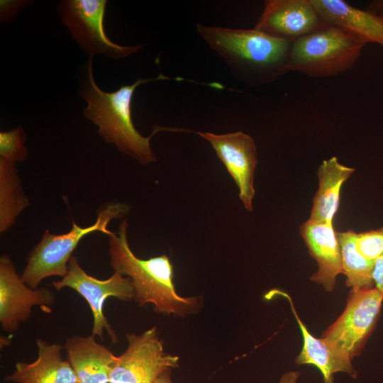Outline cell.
I'll return each mask as SVG.
<instances>
[{
    "instance_id": "1",
    "label": "cell",
    "mask_w": 383,
    "mask_h": 383,
    "mask_svg": "<svg viewBox=\"0 0 383 383\" xmlns=\"http://www.w3.org/2000/svg\"><path fill=\"white\" fill-rule=\"evenodd\" d=\"M128 228V221L123 219L118 232L109 235L108 252L114 272L131 279L133 300L140 307L151 304L155 312L175 317L198 313L203 307L202 296L178 294L173 265L166 255L149 259L138 257L129 246Z\"/></svg>"
},
{
    "instance_id": "22",
    "label": "cell",
    "mask_w": 383,
    "mask_h": 383,
    "mask_svg": "<svg viewBox=\"0 0 383 383\" xmlns=\"http://www.w3.org/2000/svg\"><path fill=\"white\" fill-rule=\"evenodd\" d=\"M356 246L367 260H375L383 254V228L357 233Z\"/></svg>"
},
{
    "instance_id": "19",
    "label": "cell",
    "mask_w": 383,
    "mask_h": 383,
    "mask_svg": "<svg viewBox=\"0 0 383 383\" xmlns=\"http://www.w3.org/2000/svg\"><path fill=\"white\" fill-rule=\"evenodd\" d=\"M30 204L16 163L0 157V233L8 231Z\"/></svg>"
},
{
    "instance_id": "11",
    "label": "cell",
    "mask_w": 383,
    "mask_h": 383,
    "mask_svg": "<svg viewBox=\"0 0 383 383\" xmlns=\"http://www.w3.org/2000/svg\"><path fill=\"white\" fill-rule=\"evenodd\" d=\"M215 150L239 190V198L245 208L252 211L255 191L254 174L257 164L254 140L248 134L237 131L225 134L198 133Z\"/></svg>"
},
{
    "instance_id": "27",
    "label": "cell",
    "mask_w": 383,
    "mask_h": 383,
    "mask_svg": "<svg viewBox=\"0 0 383 383\" xmlns=\"http://www.w3.org/2000/svg\"><path fill=\"white\" fill-rule=\"evenodd\" d=\"M172 370H168L160 374L153 383H173L171 379Z\"/></svg>"
},
{
    "instance_id": "2",
    "label": "cell",
    "mask_w": 383,
    "mask_h": 383,
    "mask_svg": "<svg viewBox=\"0 0 383 383\" xmlns=\"http://www.w3.org/2000/svg\"><path fill=\"white\" fill-rule=\"evenodd\" d=\"M93 55L89 56L87 77L79 90L87 102L83 113L98 127V133L104 141L113 144L121 152L129 155L141 165L156 161L150 146V139L156 133L173 128L157 126L151 135L145 137L134 126L131 102L135 89L140 84L170 77L160 73L150 79H138L133 84L121 85L116 91L106 92L96 84L93 74Z\"/></svg>"
},
{
    "instance_id": "21",
    "label": "cell",
    "mask_w": 383,
    "mask_h": 383,
    "mask_svg": "<svg viewBox=\"0 0 383 383\" xmlns=\"http://www.w3.org/2000/svg\"><path fill=\"white\" fill-rule=\"evenodd\" d=\"M26 134L22 126L0 132V157L13 162H23L28 155Z\"/></svg>"
},
{
    "instance_id": "4",
    "label": "cell",
    "mask_w": 383,
    "mask_h": 383,
    "mask_svg": "<svg viewBox=\"0 0 383 383\" xmlns=\"http://www.w3.org/2000/svg\"><path fill=\"white\" fill-rule=\"evenodd\" d=\"M367 41L342 28L326 23L292 41L289 72L329 77L351 69Z\"/></svg>"
},
{
    "instance_id": "12",
    "label": "cell",
    "mask_w": 383,
    "mask_h": 383,
    "mask_svg": "<svg viewBox=\"0 0 383 383\" xmlns=\"http://www.w3.org/2000/svg\"><path fill=\"white\" fill-rule=\"evenodd\" d=\"M326 23L311 0H268L254 28L294 40Z\"/></svg>"
},
{
    "instance_id": "14",
    "label": "cell",
    "mask_w": 383,
    "mask_h": 383,
    "mask_svg": "<svg viewBox=\"0 0 383 383\" xmlns=\"http://www.w3.org/2000/svg\"><path fill=\"white\" fill-rule=\"evenodd\" d=\"M279 295L289 302L303 336V347L295 359L296 364L312 365L321 372L324 383H334V375L338 372L348 374L357 379V372L352 365V360L322 338L312 335L297 315L290 296L279 289H273L267 295Z\"/></svg>"
},
{
    "instance_id": "3",
    "label": "cell",
    "mask_w": 383,
    "mask_h": 383,
    "mask_svg": "<svg viewBox=\"0 0 383 383\" xmlns=\"http://www.w3.org/2000/svg\"><path fill=\"white\" fill-rule=\"evenodd\" d=\"M197 33L240 81L252 86L273 82L288 71L291 40L255 28L233 29L198 23Z\"/></svg>"
},
{
    "instance_id": "16",
    "label": "cell",
    "mask_w": 383,
    "mask_h": 383,
    "mask_svg": "<svg viewBox=\"0 0 383 383\" xmlns=\"http://www.w3.org/2000/svg\"><path fill=\"white\" fill-rule=\"evenodd\" d=\"M37 359L30 362H18L14 371L4 377L15 383H79L68 360L62 356L63 348L57 343L35 340Z\"/></svg>"
},
{
    "instance_id": "13",
    "label": "cell",
    "mask_w": 383,
    "mask_h": 383,
    "mask_svg": "<svg viewBox=\"0 0 383 383\" xmlns=\"http://www.w3.org/2000/svg\"><path fill=\"white\" fill-rule=\"evenodd\" d=\"M310 255L316 261L317 271L311 280L327 292L335 287L337 276L343 273L341 249L331 222L308 219L299 228Z\"/></svg>"
},
{
    "instance_id": "18",
    "label": "cell",
    "mask_w": 383,
    "mask_h": 383,
    "mask_svg": "<svg viewBox=\"0 0 383 383\" xmlns=\"http://www.w3.org/2000/svg\"><path fill=\"white\" fill-rule=\"evenodd\" d=\"M354 172L355 168L342 165L336 157L322 162L317 172L318 188L309 219L333 223L339 206L341 187Z\"/></svg>"
},
{
    "instance_id": "5",
    "label": "cell",
    "mask_w": 383,
    "mask_h": 383,
    "mask_svg": "<svg viewBox=\"0 0 383 383\" xmlns=\"http://www.w3.org/2000/svg\"><path fill=\"white\" fill-rule=\"evenodd\" d=\"M129 206L123 203L106 205L97 215L91 226L81 227L72 221V228L62 234H52L48 230L26 257V265L21 275L22 281L33 289L50 277L63 278L68 272L69 261L80 240L93 232L111 235L109 223L113 219L123 218L129 212Z\"/></svg>"
},
{
    "instance_id": "25",
    "label": "cell",
    "mask_w": 383,
    "mask_h": 383,
    "mask_svg": "<svg viewBox=\"0 0 383 383\" xmlns=\"http://www.w3.org/2000/svg\"><path fill=\"white\" fill-rule=\"evenodd\" d=\"M365 9L383 18V0L372 1L367 5Z\"/></svg>"
},
{
    "instance_id": "17",
    "label": "cell",
    "mask_w": 383,
    "mask_h": 383,
    "mask_svg": "<svg viewBox=\"0 0 383 383\" xmlns=\"http://www.w3.org/2000/svg\"><path fill=\"white\" fill-rule=\"evenodd\" d=\"M323 21L383 48V18L343 0H311Z\"/></svg>"
},
{
    "instance_id": "8",
    "label": "cell",
    "mask_w": 383,
    "mask_h": 383,
    "mask_svg": "<svg viewBox=\"0 0 383 383\" xmlns=\"http://www.w3.org/2000/svg\"><path fill=\"white\" fill-rule=\"evenodd\" d=\"M52 284L58 291L65 287L70 288L86 300L93 316L92 335L104 340L106 331L113 344L118 341L116 332L104 313V306L106 299L110 296L123 301L133 300L134 290L130 278L114 272L106 279H96L87 273L77 257L72 255L69 261L67 274Z\"/></svg>"
},
{
    "instance_id": "20",
    "label": "cell",
    "mask_w": 383,
    "mask_h": 383,
    "mask_svg": "<svg viewBox=\"0 0 383 383\" xmlns=\"http://www.w3.org/2000/svg\"><path fill=\"white\" fill-rule=\"evenodd\" d=\"M340 245L343 274L346 276L345 284L351 289L374 288L372 279L374 261L367 260L357 250V233L353 230L337 232Z\"/></svg>"
},
{
    "instance_id": "23",
    "label": "cell",
    "mask_w": 383,
    "mask_h": 383,
    "mask_svg": "<svg viewBox=\"0 0 383 383\" xmlns=\"http://www.w3.org/2000/svg\"><path fill=\"white\" fill-rule=\"evenodd\" d=\"M31 1L21 0H1L0 1V20L1 23L13 21L18 13Z\"/></svg>"
},
{
    "instance_id": "24",
    "label": "cell",
    "mask_w": 383,
    "mask_h": 383,
    "mask_svg": "<svg viewBox=\"0 0 383 383\" xmlns=\"http://www.w3.org/2000/svg\"><path fill=\"white\" fill-rule=\"evenodd\" d=\"M372 279L374 287L383 294V254L374 260Z\"/></svg>"
},
{
    "instance_id": "26",
    "label": "cell",
    "mask_w": 383,
    "mask_h": 383,
    "mask_svg": "<svg viewBox=\"0 0 383 383\" xmlns=\"http://www.w3.org/2000/svg\"><path fill=\"white\" fill-rule=\"evenodd\" d=\"M299 377L298 371H289L281 376L278 383H297Z\"/></svg>"
},
{
    "instance_id": "6",
    "label": "cell",
    "mask_w": 383,
    "mask_h": 383,
    "mask_svg": "<svg viewBox=\"0 0 383 383\" xmlns=\"http://www.w3.org/2000/svg\"><path fill=\"white\" fill-rule=\"evenodd\" d=\"M383 294L375 287L351 289L343 312L321 338L352 360L359 355L379 318Z\"/></svg>"
},
{
    "instance_id": "15",
    "label": "cell",
    "mask_w": 383,
    "mask_h": 383,
    "mask_svg": "<svg viewBox=\"0 0 383 383\" xmlns=\"http://www.w3.org/2000/svg\"><path fill=\"white\" fill-rule=\"evenodd\" d=\"M64 348L79 383H109L118 356L94 335H74L66 340Z\"/></svg>"
},
{
    "instance_id": "10",
    "label": "cell",
    "mask_w": 383,
    "mask_h": 383,
    "mask_svg": "<svg viewBox=\"0 0 383 383\" xmlns=\"http://www.w3.org/2000/svg\"><path fill=\"white\" fill-rule=\"evenodd\" d=\"M55 297L47 288L33 289L18 275L15 265L7 255L0 257V324L6 332L17 331L21 323L30 317L33 306L50 313Z\"/></svg>"
},
{
    "instance_id": "9",
    "label": "cell",
    "mask_w": 383,
    "mask_h": 383,
    "mask_svg": "<svg viewBox=\"0 0 383 383\" xmlns=\"http://www.w3.org/2000/svg\"><path fill=\"white\" fill-rule=\"evenodd\" d=\"M126 350L111 371L109 383H153L164 372L179 367V357L167 353L157 326L141 334L128 333Z\"/></svg>"
},
{
    "instance_id": "7",
    "label": "cell",
    "mask_w": 383,
    "mask_h": 383,
    "mask_svg": "<svg viewBox=\"0 0 383 383\" xmlns=\"http://www.w3.org/2000/svg\"><path fill=\"white\" fill-rule=\"evenodd\" d=\"M106 0H63L57 10L72 38L89 56L120 59L138 52L143 45L123 46L111 41L104 30Z\"/></svg>"
}]
</instances>
